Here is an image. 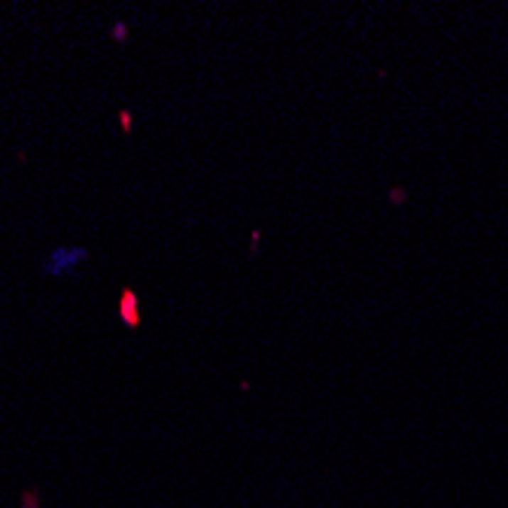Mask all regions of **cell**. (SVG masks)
Masks as SVG:
<instances>
[{
	"instance_id": "cell-3",
	"label": "cell",
	"mask_w": 508,
	"mask_h": 508,
	"mask_svg": "<svg viewBox=\"0 0 508 508\" xmlns=\"http://www.w3.org/2000/svg\"><path fill=\"white\" fill-rule=\"evenodd\" d=\"M119 125H122V131H125V134H131V113H128V110L119 113Z\"/></svg>"
},
{
	"instance_id": "cell-2",
	"label": "cell",
	"mask_w": 508,
	"mask_h": 508,
	"mask_svg": "<svg viewBox=\"0 0 508 508\" xmlns=\"http://www.w3.org/2000/svg\"><path fill=\"white\" fill-rule=\"evenodd\" d=\"M119 320L125 323L128 329H140V323H144V310H140V298L131 286L122 289V296H119Z\"/></svg>"
},
{
	"instance_id": "cell-5",
	"label": "cell",
	"mask_w": 508,
	"mask_h": 508,
	"mask_svg": "<svg viewBox=\"0 0 508 508\" xmlns=\"http://www.w3.org/2000/svg\"><path fill=\"white\" fill-rule=\"evenodd\" d=\"M259 241H262V232H259V229H256V232H253V253L259 250Z\"/></svg>"
},
{
	"instance_id": "cell-4",
	"label": "cell",
	"mask_w": 508,
	"mask_h": 508,
	"mask_svg": "<svg viewBox=\"0 0 508 508\" xmlns=\"http://www.w3.org/2000/svg\"><path fill=\"white\" fill-rule=\"evenodd\" d=\"M125 37H128V28H125V25H116V28H113V40L122 43Z\"/></svg>"
},
{
	"instance_id": "cell-1",
	"label": "cell",
	"mask_w": 508,
	"mask_h": 508,
	"mask_svg": "<svg viewBox=\"0 0 508 508\" xmlns=\"http://www.w3.org/2000/svg\"><path fill=\"white\" fill-rule=\"evenodd\" d=\"M89 259V250H82V247H58V250H52L49 259H46V274L49 277H61V274H67L73 265H80Z\"/></svg>"
}]
</instances>
